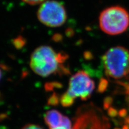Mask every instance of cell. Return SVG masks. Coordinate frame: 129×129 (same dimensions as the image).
I'll use <instances>...</instances> for the list:
<instances>
[{"label":"cell","mask_w":129,"mask_h":129,"mask_svg":"<svg viewBox=\"0 0 129 129\" xmlns=\"http://www.w3.org/2000/svg\"><path fill=\"white\" fill-rule=\"evenodd\" d=\"M68 59L65 53H57L51 47L37 48L30 58V68L39 76L47 77L54 74H67L69 72L64 66Z\"/></svg>","instance_id":"cell-1"},{"label":"cell","mask_w":129,"mask_h":129,"mask_svg":"<svg viewBox=\"0 0 129 129\" xmlns=\"http://www.w3.org/2000/svg\"><path fill=\"white\" fill-rule=\"evenodd\" d=\"M94 88V82L87 73L83 71H78L69 80L67 91L59 99L60 104L64 107H69L73 105L77 98L86 101L90 98Z\"/></svg>","instance_id":"cell-2"},{"label":"cell","mask_w":129,"mask_h":129,"mask_svg":"<svg viewBox=\"0 0 129 129\" xmlns=\"http://www.w3.org/2000/svg\"><path fill=\"white\" fill-rule=\"evenodd\" d=\"M106 75L114 79H122L129 75V51L121 46L112 47L102 57Z\"/></svg>","instance_id":"cell-3"},{"label":"cell","mask_w":129,"mask_h":129,"mask_svg":"<svg viewBox=\"0 0 129 129\" xmlns=\"http://www.w3.org/2000/svg\"><path fill=\"white\" fill-rule=\"evenodd\" d=\"M101 30L111 35H119L124 32L129 26V13L120 6L106 8L99 16Z\"/></svg>","instance_id":"cell-4"},{"label":"cell","mask_w":129,"mask_h":129,"mask_svg":"<svg viewBox=\"0 0 129 129\" xmlns=\"http://www.w3.org/2000/svg\"><path fill=\"white\" fill-rule=\"evenodd\" d=\"M37 17L40 22L47 26L56 28L65 23L67 14L62 3L55 0H47L40 6Z\"/></svg>","instance_id":"cell-5"},{"label":"cell","mask_w":129,"mask_h":129,"mask_svg":"<svg viewBox=\"0 0 129 129\" xmlns=\"http://www.w3.org/2000/svg\"><path fill=\"white\" fill-rule=\"evenodd\" d=\"M73 129H108V123L99 111L87 109L80 111Z\"/></svg>","instance_id":"cell-6"},{"label":"cell","mask_w":129,"mask_h":129,"mask_svg":"<svg viewBox=\"0 0 129 129\" xmlns=\"http://www.w3.org/2000/svg\"><path fill=\"white\" fill-rule=\"evenodd\" d=\"M44 118L49 129H73L69 118L58 111H48Z\"/></svg>","instance_id":"cell-7"},{"label":"cell","mask_w":129,"mask_h":129,"mask_svg":"<svg viewBox=\"0 0 129 129\" xmlns=\"http://www.w3.org/2000/svg\"><path fill=\"white\" fill-rule=\"evenodd\" d=\"M13 43H14V46H15L16 48H22V47L24 46V45H25V40H24V38H23V37H19L14 40Z\"/></svg>","instance_id":"cell-8"},{"label":"cell","mask_w":129,"mask_h":129,"mask_svg":"<svg viewBox=\"0 0 129 129\" xmlns=\"http://www.w3.org/2000/svg\"><path fill=\"white\" fill-rule=\"evenodd\" d=\"M23 2L30 5H37L39 4H42L47 0H22Z\"/></svg>","instance_id":"cell-9"},{"label":"cell","mask_w":129,"mask_h":129,"mask_svg":"<svg viewBox=\"0 0 129 129\" xmlns=\"http://www.w3.org/2000/svg\"><path fill=\"white\" fill-rule=\"evenodd\" d=\"M22 129H43L39 125L35 124H27L24 126Z\"/></svg>","instance_id":"cell-10"},{"label":"cell","mask_w":129,"mask_h":129,"mask_svg":"<svg viewBox=\"0 0 129 129\" xmlns=\"http://www.w3.org/2000/svg\"><path fill=\"white\" fill-rule=\"evenodd\" d=\"M127 96H128V98H129V85L127 86Z\"/></svg>","instance_id":"cell-11"},{"label":"cell","mask_w":129,"mask_h":129,"mask_svg":"<svg viewBox=\"0 0 129 129\" xmlns=\"http://www.w3.org/2000/svg\"><path fill=\"white\" fill-rule=\"evenodd\" d=\"M1 78H2V71H1V68H0V80H1Z\"/></svg>","instance_id":"cell-12"}]
</instances>
